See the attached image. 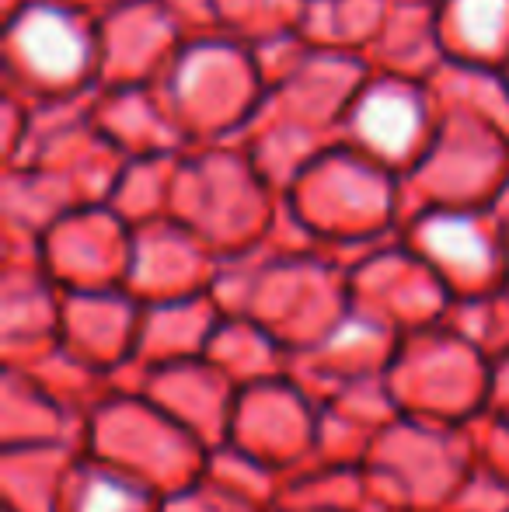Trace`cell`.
Masks as SVG:
<instances>
[{
    "label": "cell",
    "instance_id": "6da1fadb",
    "mask_svg": "<svg viewBox=\"0 0 509 512\" xmlns=\"http://www.w3.org/2000/svg\"><path fill=\"white\" fill-rule=\"evenodd\" d=\"M21 46H25L28 60L49 77H70L81 67V42L70 32V25L63 18L49 11H39L21 25Z\"/></svg>",
    "mask_w": 509,
    "mask_h": 512
},
{
    "label": "cell",
    "instance_id": "7a4b0ae2",
    "mask_svg": "<svg viewBox=\"0 0 509 512\" xmlns=\"http://www.w3.org/2000/svg\"><path fill=\"white\" fill-rule=\"evenodd\" d=\"M360 126L377 147L401 150L415 133V108L401 95H374L363 105Z\"/></svg>",
    "mask_w": 509,
    "mask_h": 512
},
{
    "label": "cell",
    "instance_id": "3957f363",
    "mask_svg": "<svg viewBox=\"0 0 509 512\" xmlns=\"http://www.w3.org/2000/svg\"><path fill=\"white\" fill-rule=\"evenodd\" d=\"M426 244L447 262L461 265V269H485L489 251L478 230L464 220H436L426 227Z\"/></svg>",
    "mask_w": 509,
    "mask_h": 512
},
{
    "label": "cell",
    "instance_id": "277c9868",
    "mask_svg": "<svg viewBox=\"0 0 509 512\" xmlns=\"http://www.w3.org/2000/svg\"><path fill=\"white\" fill-rule=\"evenodd\" d=\"M509 0H457V25L478 49H492L503 35Z\"/></svg>",
    "mask_w": 509,
    "mask_h": 512
},
{
    "label": "cell",
    "instance_id": "5b68a950",
    "mask_svg": "<svg viewBox=\"0 0 509 512\" xmlns=\"http://www.w3.org/2000/svg\"><path fill=\"white\" fill-rule=\"evenodd\" d=\"M129 506V499L123 495V488L116 485H95L88 495V512H123Z\"/></svg>",
    "mask_w": 509,
    "mask_h": 512
}]
</instances>
